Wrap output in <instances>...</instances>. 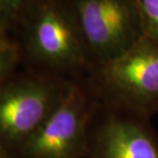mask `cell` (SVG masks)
<instances>
[{
	"mask_svg": "<svg viewBox=\"0 0 158 158\" xmlns=\"http://www.w3.org/2000/svg\"><path fill=\"white\" fill-rule=\"evenodd\" d=\"M73 81L27 69L0 87V145L15 155L62 101Z\"/></svg>",
	"mask_w": 158,
	"mask_h": 158,
	"instance_id": "cell-3",
	"label": "cell"
},
{
	"mask_svg": "<svg viewBox=\"0 0 158 158\" xmlns=\"http://www.w3.org/2000/svg\"><path fill=\"white\" fill-rule=\"evenodd\" d=\"M83 81L97 103L151 118L158 113V45L143 37Z\"/></svg>",
	"mask_w": 158,
	"mask_h": 158,
	"instance_id": "cell-2",
	"label": "cell"
},
{
	"mask_svg": "<svg viewBox=\"0 0 158 158\" xmlns=\"http://www.w3.org/2000/svg\"><path fill=\"white\" fill-rule=\"evenodd\" d=\"M31 0H0V28L8 32L15 28L21 13Z\"/></svg>",
	"mask_w": 158,
	"mask_h": 158,
	"instance_id": "cell-8",
	"label": "cell"
},
{
	"mask_svg": "<svg viewBox=\"0 0 158 158\" xmlns=\"http://www.w3.org/2000/svg\"><path fill=\"white\" fill-rule=\"evenodd\" d=\"M86 158H158V133L149 117L96 102Z\"/></svg>",
	"mask_w": 158,
	"mask_h": 158,
	"instance_id": "cell-6",
	"label": "cell"
},
{
	"mask_svg": "<svg viewBox=\"0 0 158 158\" xmlns=\"http://www.w3.org/2000/svg\"><path fill=\"white\" fill-rule=\"evenodd\" d=\"M13 29L27 69L69 81L85 79L91 60L69 0H31Z\"/></svg>",
	"mask_w": 158,
	"mask_h": 158,
	"instance_id": "cell-1",
	"label": "cell"
},
{
	"mask_svg": "<svg viewBox=\"0 0 158 158\" xmlns=\"http://www.w3.org/2000/svg\"><path fill=\"white\" fill-rule=\"evenodd\" d=\"M7 33L8 32H6L3 29L0 28V50L3 49L4 47H6L11 42V40L8 38Z\"/></svg>",
	"mask_w": 158,
	"mask_h": 158,
	"instance_id": "cell-10",
	"label": "cell"
},
{
	"mask_svg": "<svg viewBox=\"0 0 158 158\" xmlns=\"http://www.w3.org/2000/svg\"><path fill=\"white\" fill-rule=\"evenodd\" d=\"M21 62V54L15 42L0 50V87L6 80L15 73V69Z\"/></svg>",
	"mask_w": 158,
	"mask_h": 158,
	"instance_id": "cell-9",
	"label": "cell"
},
{
	"mask_svg": "<svg viewBox=\"0 0 158 158\" xmlns=\"http://www.w3.org/2000/svg\"><path fill=\"white\" fill-rule=\"evenodd\" d=\"M93 65L122 54L143 30L135 0H69Z\"/></svg>",
	"mask_w": 158,
	"mask_h": 158,
	"instance_id": "cell-5",
	"label": "cell"
},
{
	"mask_svg": "<svg viewBox=\"0 0 158 158\" xmlns=\"http://www.w3.org/2000/svg\"><path fill=\"white\" fill-rule=\"evenodd\" d=\"M143 35L158 45V0H135Z\"/></svg>",
	"mask_w": 158,
	"mask_h": 158,
	"instance_id": "cell-7",
	"label": "cell"
},
{
	"mask_svg": "<svg viewBox=\"0 0 158 158\" xmlns=\"http://www.w3.org/2000/svg\"><path fill=\"white\" fill-rule=\"evenodd\" d=\"M0 158H16L13 153L0 145Z\"/></svg>",
	"mask_w": 158,
	"mask_h": 158,
	"instance_id": "cell-11",
	"label": "cell"
},
{
	"mask_svg": "<svg viewBox=\"0 0 158 158\" xmlns=\"http://www.w3.org/2000/svg\"><path fill=\"white\" fill-rule=\"evenodd\" d=\"M96 101L83 80L73 81L64 98L15 154L16 158H86Z\"/></svg>",
	"mask_w": 158,
	"mask_h": 158,
	"instance_id": "cell-4",
	"label": "cell"
}]
</instances>
